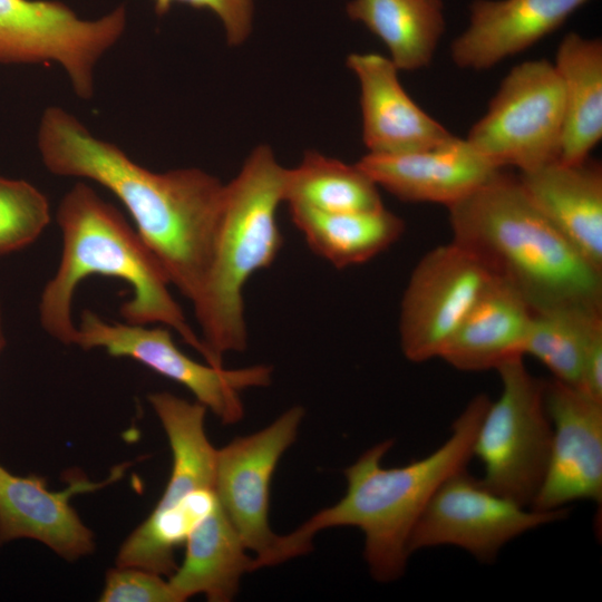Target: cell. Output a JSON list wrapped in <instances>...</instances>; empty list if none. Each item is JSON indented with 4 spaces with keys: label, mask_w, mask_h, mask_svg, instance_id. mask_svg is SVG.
<instances>
[{
    "label": "cell",
    "mask_w": 602,
    "mask_h": 602,
    "mask_svg": "<svg viewBox=\"0 0 602 602\" xmlns=\"http://www.w3.org/2000/svg\"><path fill=\"white\" fill-rule=\"evenodd\" d=\"M74 344L84 350L101 348L111 357L130 358L148 367L184 386L225 425L243 418L241 391L269 386L272 380L270 366L225 369L200 363L177 348L165 326L108 322L90 310L81 312Z\"/></svg>",
    "instance_id": "obj_10"
},
{
    "label": "cell",
    "mask_w": 602,
    "mask_h": 602,
    "mask_svg": "<svg viewBox=\"0 0 602 602\" xmlns=\"http://www.w3.org/2000/svg\"><path fill=\"white\" fill-rule=\"evenodd\" d=\"M378 185L404 202L449 206L499 169L466 138L395 155L368 153L357 163Z\"/></svg>",
    "instance_id": "obj_16"
},
{
    "label": "cell",
    "mask_w": 602,
    "mask_h": 602,
    "mask_svg": "<svg viewBox=\"0 0 602 602\" xmlns=\"http://www.w3.org/2000/svg\"><path fill=\"white\" fill-rule=\"evenodd\" d=\"M346 10L386 45L398 70L429 66L445 30L441 0H351Z\"/></svg>",
    "instance_id": "obj_24"
},
{
    "label": "cell",
    "mask_w": 602,
    "mask_h": 602,
    "mask_svg": "<svg viewBox=\"0 0 602 602\" xmlns=\"http://www.w3.org/2000/svg\"><path fill=\"white\" fill-rule=\"evenodd\" d=\"M569 515L566 507L540 512L488 489L466 468L435 492L408 542L409 554L434 546H458L482 563H493L521 534Z\"/></svg>",
    "instance_id": "obj_11"
},
{
    "label": "cell",
    "mask_w": 602,
    "mask_h": 602,
    "mask_svg": "<svg viewBox=\"0 0 602 602\" xmlns=\"http://www.w3.org/2000/svg\"><path fill=\"white\" fill-rule=\"evenodd\" d=\"M4 346H6V338L2 330L1 309H0V353L3 350Z\"/></svg>",
    "instance_id": "obj_30"
},
{
    "label": "cell",
    "mask_w": 602,
    "mask_h": 602,
    "mask_svg": "<svg viewBox=\"0 0 602 602\" xmlns=\"http://www.w3.org/2000/svg\"><path fill=\"white\" fill-rule=\"evenodd\" d=\"M347 67L359 81L362 140L370 154L410 153L454 137L410 98L389 58L353 52L347 57Z\"/></svg>",
    "instance_id": "obj_17"
},
{
    "label": "cell",
    "mask_w": 602,
    "mask_h": 602,
    "mask_svg": "<svg viewBox=\"0 0 602 602\" xmlns=\"http://www.w3.org/2000/svg\"><path fill=\"white\" fill-rule=\"evenodd\" d=\"M123 467L103 483L85 477L71 480L59 492L47 488L37 475L18 476L0 465V545L17 538L41 542L67 561H75L95 550L93 532L69 504L78 493L105 486L120 475Z\"/></svg>",
    "instance_id": "obj_15"
},
{
    "label": "cell",
    "mask_w": 602,
    "mask_h": 602,
    "mask_svg": "<svg viewBox=\"0 0 602 602\" xmlns=\"http://www.w3.org/2000/svg\"><path fill=\"white\" fill-rule=\"evenodd\" d=\"M304 409L293 406L261 430L217 449L215 491L245 547L262 567L278 534L269 524L270 485L278 463L294 443Z\"/></svg>",
    "instance_id": "obj_13"
},
{
    "label": "cell",
    "mask_w": 602,
    "mask_h": 602,
    "mask_svg": "<svg viewBox=\"0 0 602 602\" xmlns=\"http://www.w3.org/2000/svg\"><path fill=\"white\" fill-rule=\"evenodd\" d=\"M285 169L270 146L259 145L225 184L208 268L191 302L216 367H223L224 353L245 350L244 285L270 266L282 247L276 214L284 202Z\"/></svg>",
    "instance_id": "obj_5"
},
{
    "label": "cell",
    "mask_w": 602,
    "mask_h": 602,
    "mask_svg": "<svg viewBox=\"0 0 602 602\" xmlns=\"http://www.w3.org/2000/svg\"><path fill=\"white\" fill-rule=\"evenodd\" d=\"M148 400L169 441L172 472L153 512L122 544L116 565L169 577L177 569L175 548L219 504L217 449L205 433V406L166 391Z\"/></svg>",
    "instance_id": "obj_6"
},
{
    "label": "cell",
    "mask_w": 602,
    "mask_h": 602,
    "mask_svg": "<svg viewBox=\"0 0 602 602\" xmlns=\"http://www.w3.org/2000/svg\"><path fill=\"white\" fill-rule=\"evenodd\" d=\"M589 1L474 0L467 28L452 42V60L462 69L493 68L555 31Z\"/></svg>",
    "instance_id": "obj_18"
},
{
    "label": "cell",
    "mask_w": 602,
    "mask_h": 602,
    "mask_svg": "<svg viewBox=\"0 0 602 602\" xmlns=\"http://www.w3.org/2000/svg\"><path fill=\"white\" fill-rule=\"evenodd\" d=\"M518 181L541 213L595 268L602 270V169L589 158L557 159L521 172Z\"/></svg>",
    "instance_id": "obj_19"
},
{
    "label": "cell",
    "mask_w": 602,
    "mask_h": 602,
    "mask_svg": "<svg viewBox=\"0 0 602 602\" xmlns=\"http://www.w3.org/2000/svg\"><path fill=\"white\" fill-rule=\"evenodd\" d=\"M491 402L475 396L454 420L452 435L431 454L400 467L381 460L392 447L386 439L367 449L344 470L346 494L276 541L264 566L276 565L311 550L314 535L330 527H358L365 535L363 556L379 582L399 579L409 557L411 532L437 488L473 457L478 425Z\"/></svg>",
    "instance_id": "obj_2"
},
{
    "label": "cell",
    "mask_w": 602,
    "mask_h": 602,
    "mask_svg": "<svg viewBox=\"0 0 602 602\" xmlns=\"http://www.w3.org/2000/svg\"><path fill=\"white\" fill-rule=\"evenodd\" d=\"M126 25L124 6L97 19H81L59 1L0 0V64H57L75 94L88 99L98 60Z\"/></svg>",
    "instance_id": "obj_9"
},
{
    "label": "cell",
    "mask_w": 602,
    "mask_h": 602,
    "mask_svg": "<svg viewBox=\"0 0 602 602\" xmlns=\"http://www.w3.org/2000/svg\"><path fill=\"white\" fill-rule=\"evenodd\" d=\"M447 208L453 241L513 287L533 312L560 307L602 311V270L541 213L518 177L499 169Z\"/></svg>",
    "instance_id": "obj_3"
},
{
    "label": "cell",
    "mask_w": 602,
    "mask_h": 602,
    "mask_svg": "<svg viewBox=\"0 0 602 602\" xmlns=\"http://www.w3.org/2000/svg\"><path fill=\"white\" fill-rule=\"evenodd\" d=\"M50 219V205L43 193L23 179L0 176V255L33 243Z\"/></svg>",
    "instance_id": "obj_27"
},
{
    "label": "cell",
    "mask_w": 602,
    "mask_h": 602,
    "mask_svg": "<svg viewBox=\"0 0 602 602\" xmlns=\"http://www.w3.org/2000/svg\"><path fill=\"white\" fill-rule=\"evenodd\" d=\"M185 557L168 583L178 602L203 593L211 602H229L244 573L254 571V559L220 502L191 532Z\"/></svg>",
    "instance_id": "obj_21"
},
{
    "label": "cell",
    "mask_w": 602,
    "mask_h": 602,
    "mask_svg": "<svg viewBox=\"0 0 602 602\" xmlns=\"http://www.w3.org/2000/svg\"><path fill=\"white\" fill-rule=\"evenodd\" d=\"M563 126L562 84L542 58L509 70L466 139L496 167L525 172L559 158Z\"/></svg>",
    "instance_id": "obj_8"
},
{
    "label": "cell",
    "mask_w": 602,
    "mask_h": 602,
    "mask_svg": "<svg viewBox=\"0 0 602 602\" xmlns=\"http://www.w3.org/2000/svg\"><path fill=\"white\" fill-rule=\"evenodd\" d=\"M553 434L546 472L531 504L555 511L574 501L602 502V402L560 380L545 381Z\"/></svg>",
    "instance_id": "obj_14"
},
{
    "label": "cell",
    "mask_w": 602,
    "mask_h": 602,
    "mask_svg": "<svg viewBox=\"0 0 602 602\" xmlns=\"http://www.w3.org/2000/svg\"><path fill=\"white\" fill-rule=\"evenodd\" d=\"M289 212L312 252L337 269L373 259L397 242L405 231L402 219L385 206L327 213L292 205Z\"/></svg>",
    "instance_id": "obj_23"
},
{
    "label": "cell",
    "mask_w": 602,
    "mask_h": 602,
    "mask_svg": "<svg viewBox=\"0 0 602 602\" xmlns=\"http://www.w3.org/2000/svg\"><path fill=\"white\" fill-rule=\"evenodd\" d=\"M378 187L358 164L308 151L285 169L284 203L327 213L371 211L383 207Z\"/></svg>",
    "instance_id": "obj_25"
},
{
    "label": "cell",
    "mask_w": 602,
    "mask_h": 602,
    "mask_svg": "<svg viewBox=\"0 0 602 602\" xmlns=\"http://www.w3.org/2000/svg\"><path fill=\"white\" fill-rule=\"evenodd\" d=\"M533 311L508 283L492 276L439 358L462 371L496 369L523 355Z\"/></svg>",
    "instance_id": "obj_20"
},
{
    "label": "cell",
    "mask_w": 602,
    "mask_h": 602,
    "mask_svg": "<svg viewBox=\"0 0 602 602\" xmlns=\"http://www.w3.org/2000/svg\"><path fill=\"white\" fill-rule=\"evenodd\" d=\"M491 278L477 258L454 241L426 253L400 303L404 356L412 362L439 357Z\"/></svg>",
    "instance_id": "obj_12"
},
{
    "label": "cell",
    "mask_w": 602,
    "mask_h": 602,
    "mask_svg": "<svg viewBox=\"0 0 602 602\" xmlns=\"http://www.w3.org/2000/svg\"><path fill=\"white\" fill-rule=\"evenodd\" d=\"M38 149L52 174L90 179L113 193L171 284L194 300L211 260L225 184L196 167L152 172L60 107L43 111Z\"/></svg>",
    "instance_id": "obj_1"
},
{
    "label": "cell",
    "mask_w": 602,
    "mask_h": 602,
    "mask_svg": "<svg viewBox=\"0 0 602 602\" xmlns=\"http://www.w3.org/2000/svg\"><path fill=\"white\" fill-rule=\"evenodd\" d=\"M99 601L178 602L162 575L132 566H117L107 572Z\"/></svg>",
    "instance_id": "obj_28"
},
{
    "label": "cell",
    "mask_w": 602,
    "mask_h": 602,
    "mask_svg": "<svg viewBox=\"0 0 602 602\" xmlns=\"http://www.w3.org/2000/svg\"><path fill=\"white\" fill-rule=\"evenodd\" d=\"M56 219L62 234L61 259L39 301V320L50 337L74 344L71 302L77 287L91 275L109 276L130 285L132 297L119 308L125 322L173 329L216 367L172 297L159 261L115 206L89 185L77 183L61 198Z\"/></svg>",
    "instance_id": "obj_4"
},
{
    "label": "cell",
    "mask_w": 602,
    "mask_h": 602,
    "mask_svg": "<svg viewBox=\"0 0 602 602\" xmlns=\"http://www.w3.org/2000/svg\"><path fill=\"white\" fill-rule=\"evenodd\" d=\"M158 16L167 13L174 3H185L214 13L223 25L231 46L243 43L252 30L253 0H151Z\"/></svg>",
    "instance_id": "obj_29"
},
{
    "label": "cell",
    "mask_w": 602,
    "mask_h": 602,
    "mask_svg": "<svg viewBox=\"0 0 602 602\" xmlns=\"http://www.w3.org/2000/svg\"><path fill=\"white\" fill-rule=\"evenodd\" d=\"M496 370L502 394L491 401L476 431L473 456L485 468L482 483L530 507L545 475L553 428L545 405V381L527 370L523 356Z\"/></svg>",
    "instance_id": "obj_7"
},
{
    "label": "cell",
    "mask_w": 602,
    "mask_h": 602,
    "mask_svg": "<svg viewBox=\"0 0 602 602\" xmlns=\"http://www.w3.org/2000/svg\"><path fill=\"white\" fill-rule=\"evenodd\" d=\"M601 326L602 311L581 307L533 312L523 355L538 359L554 379L577 388L589 340Z\"/></svg>",
    "instance_id": "obj_26"
},
{
    "label": "cell",
    "mask_w": 602,
    "mask_h": 602,
    "mask_svg": "<svg viewBox=\"0 0 602 602\" xmlns=\"http://www.w3.org/2000/svg\"><path fill=\"white\" fill-rule=\"evenodd\" d=\"M564 95V126L557 161L579 164L602 138V41L569 32L555 58Z\"/></svg>",
    "instance_id": "obj_22"
}]
</instances>
